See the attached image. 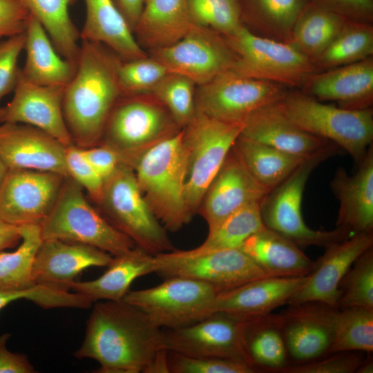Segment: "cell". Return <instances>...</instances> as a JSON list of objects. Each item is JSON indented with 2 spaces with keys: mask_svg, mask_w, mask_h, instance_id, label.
Wrapping results in <instances>:
<instances>
[{
  "mask_svg": "<svg viewBox=\"0 0 373 373\" xmlns=\"http://www.w3.org/2000/svg\"><path fill=\"white\" fill-rule=\"evenodd\" d=\"M164 347V330L124 299L95 302L74 353L96 361L100 373H146Z\"/></svg>",
  "mask_w": 373,
  "mask_h": 373,
  "instance_id": "obj_1",
  "label": "cell"
},
{
  "mask_svg": "<svg viewBox=\"0 0 373 373\" xmlns=\"http://www.w3.org/2000/svg\"><path fill=\"white\" fill-rule=\"evenodd\" d=\"M122 61L105 45L82 40L76 70L64 87L62 104L76 146L88 148L100 144L108 116L122 95L118 80Z\"/></svg>",
  "mask_w": 373,
  "mask_h": 373,
  "instance_id": "obj_2",
  "label": "cell"
},
{
  "mask_svg": "<svg viewBox=\"0 0 373 373\" xmlns=\"http://www.w3.org/2000/svg\"><path fill=\"white\" fill-rule=\"evenodd\" d=\"M133 170L144 198L166 230L177 231L191 221L184 199L186 155L182 129L144 153Z\"/></svg>",
  "mask_w": 373,
  "mask_h": 373,
  "instance_id": "obj_3",
  "label": "cell"
},
{
  "mask_svg": "<svg viewBox=\"0 0 373 373\" xmlns=\"http://www.w3.org/2000/svg\"><path fill=\"white\" fill-rule=\"evenodd\" d=\"M182 129L151 92L122 94L108 116L99 144L111 148L122 164L133 169L144 153Z\"/></svg>",
  "mask_w": 373,
  "mask_h": 373,
  "instance_id": "obj_4",
  "label": "cell"
},
{
  "mask_svg": "<svg viewBox=\"0 0 373 373\" xmlns=\"http://www.w3.org/2000/svg\"><path fill=\"white\" fill-rule=\"evenodd\" d=\"M281 113L303 131L338 144L358 164L373 140L372 108L326 104L301 92H286L276 102Z\"/></svg>",
  "mask_w": 373,
  "mask_h": 373,
  "instance_id": "obj_5",
  "label": "cell"
},
{
  "mask_svg": "<svg viewBox=\"0 0 373 373\" xmlns=\"http://www.w3.org/2000/svg\"><path fill=\"white\" fill-rule=\"evenodd\" d=\"M42 240L58 239L90 245L112 256L136 247L87 201L83 189L66 177L49 214L40 224Z\"/></svg>",
  "mask_w": 373,
  "mask_h": 373,
  "instance_id": "obj_6",
  "label": "cell"
},
{
  "mask_svg": "<svg viewBox=\"0 0 373 373\" xmlns=\"http://www.w3.org/2000/svg\"><path fill=\"white\" fill-rule=\"evenodd\" d=\"M334 144L305 159L280 184L269 191L260 203L265 227L293 241L299 247L321 246L345 240L351 235L336 227L314 230L305 222L301 204L306 183L312 171L336 151Z\"/></svg>",
  "mask_w": 373,
  "mask_h": 373,
  "instance_id": "obj_7",
  "label": "cell"
},
{
  "mask_svg": "<svg viewBox=\"0 0 373 373\" xmlns=\"http://www.w3.org/2000/svg\"><path fill=\"white\" fill-rule=\"evenodd\" d=\"M99 204L104 217L148 254L155 256L174 249L166 229L144 198L130 166L121 163L104 180Z\"/></svg>",
  "mask_w": 373,
  "mask_h": 373,
  "instance_id": "obj_8",
  "label": "cell"
},
{
  "mask_svg": "<svg viewBox=\"0 0 373 373\" xmlns=\"http://www.w3.org/2000/svg\"><path fill=\"white\" fill-rule=\"evenodd\" d=\"M242 128L243 123L222 122L195 111L182 128L186 155L184 199L192 216L198 213L208 186Z\"/></svg>",
  "mask_w": 373,
  "mask_h": 373,
  "instance_id": "obj_9",
  "label": "cell"
},
{
  "mask_svg": "<svg viewBox=\"0 0 373 373\" xmlns=\"http://www.w3.org/2000/svg\"><path fill=\"white\" fill-rule=\"evenodd\" d=\"M224 37L236 55L231 70L241 76L282 86H304L318 70L289 43L257 35L243 24Z\"/></svg>",
  "mask_w": 373,
  "mask_h": 373,
  "instance_id": "obj_10",
  "label": "cell"
},
{
  "mask_svg": "<svg viewBox=\"0 0 373 373\" xmlns=\"http://www.w3.org/2000/svg\"><path fill=\"white\" fill-rule=\"evenodd\" d=\"M218 294L207 283L171 277L155 287L128 291L123 299L144 313L156 326L175 329L211 315Z\"/></svg>",
  "mask_w": 373,
  "mask_h": 373,
  "instance_id": "obj_11",
  "label": "cell"
},
{
  "mask_svg": "<svg viewBox=\"0 0 373 373\" xmlns=\"http://www.w3.org/2000/svg\"><path fill=\"white\" fill-rule=\"evenodd\" d=\"M195 89V111L228 123H243L254 111L279 101L286 91L272 82L224 71Z\"/></svg>",
  "mask_w": 373,
  "mask_h": 373,
  "instance_id": "obj_12",
  "label": "cell"
},
{
  "mask_svg": "<svg viewBox=\"0 0 373 373\" xmlns=\"http://www.w3.org/2000/svg\"><path fill=\"white\" fill-rule=\"evenodd\" d=\"M154 273L163 279L184 277L210 285L220 293L269 276L241 249L184 256L175 249L153 256Z\"/></svg>",
  "mask_w": 373,
  "mask_h": 373,
  "instance_id": "obj_13",
  "label": "cell"
},
{
  "mask_svg": "<svg viewBox=\"0 0 373 373\" xmlns=\"http://www.w3.org/2000/svg\"><path fill=\"white\" fill-rule=\"evenodd\" d=\"M150 52L151 57L169 72L186 76L197 86L231 70L236 60L235 52L222 35L194 24L175 44Z\"/></svg>",
  "mask_w": 373,
  "mask_h": 373,
  "instance_id": "obj_14",
  "label": "cell"
},
{
  "mask_svg": "<svg viewBox=\"0 0 373 373\" xmlns=\"http://www.w3.org/2000/svg\"><path fill=\"white\" fill-rule=\"evenodd\" d=\"M247 323V321L213 314L193 324L164 330V347L186 356L229 359L257 368L245 345Z\"/></svg>",
  "mask_w": 373,
  "mask_h": 373,
  "instance_id": "obj_15",
  "label": "cell"
},
{
  "mask_svg": "<svg viewBox=\"0 0 373 373\" xmlns=\"http://www.w3.org/2000/svg\"><path fill=\"white\" fill-rule=\"evenodd\" d=\"M66 177L52 172L9 170L0 186V220L40 225L52 210Z\"/></svg>",
  "mask_w": 373,
  "mask_h": 373,
  "instance_id": "obj_16",
  "label": "cell"
},
{
  "mask_svg": "<svg viewBox=\"0 0 373 373\" xmlns=\"http://www.w3.org/2000/svg\"><path fill=\"white\" fill-rule=\"evenodd\" d=\"M372 246L373 233L354 234L326 246L305 283L287 303L316 302L338 309L341 280L356 260Z\"/></svg>",
  "mask_w": 373,
  "mask_h": 373,
  "instance_id": "obj_17",
  "label": "cell"
},
{
  "mask_svg": "<svg viewBox=\"0 0 373 373\" xmlns=\"http://www.w3.org/2000/svg\"><path fill=\"white\" fill-rule=\"evenodd\" d=\"M269 192L252 177L231 149L208 186L198 213L210 232L242 208L261 203Z\"/></svg>",
  "mask_w": 373,
  "mask_h": 373,
  "instance_id": "obj_18",
  "label": "cell"
},
{
  "mask_svg": "<svg viewBox=\"0 0 373 373\" xmlns=\"http://www.w3.org/2000/svg\"><path fill=\"white\" fill-rule=\"evenodd\" d=\"M336 309L310 302L290 305L279 314L291 365L312 361L329 354Z\"/></svg>",
  "mask_w": 373,
  "mask_h": 373,
  "instance_id": "obj_19",
  "label": "cell"
},
{
  "mask_svg": "<svg viewBox=\"0 0 373 373\" xmlns=\"http://www.w3.org/2000/svg\"><path fill=\"white\" fill-rule=\"evenodd\" d=\"M13 91L12 99L4 107L1 122L32 126L49 134L66 147L74 144L63 113L64 87L32 83L23 77L20 70Z\"/></svg>",
  "mask_w": 373,
  "mask_h": 373,
  "instance_id": "obj_20",
  "label": "cell"
},
{
  "mask_svg": "<svg viewBox=\"0 0 373 373\" xmlns=\"http://www.w3.org/2000/svg\"><path fill=\"white\" fill-rule=\"evenodd\" d=\"M0 158L9 170L52 172L68 177L66 146L44 131L24 124L1 122Z\"/></svg>",
  "mask_w": 373,
  "mask_h": 373,
  "instance_id": "obj_21",
  "label": "cell"
},
{
  "mask_svg": "<svg viewBox=\"0 0 373 373\" xmlns=\"http://www.w3.org/2000/svg\"><path fill=\"white\" fill-rule=\"evenodd\" d=\"M113 256L98 248L58 239L42 240L35 257L32 278L35 285L70 291L84 269L108 267Z\"/></svg>",
  "mask_w": 373,
  "mask_h": 373,
  "instance_id": "obj_22",
  "label": "cell"
},
{
  "mask_svg": "<svg viewBox=\"0 0 373 373\" xmlns=\"http://www.w3.org/2000/svg\"><path fill=\"white\" fill-rule=\"evenodd\" d=\"M307 278L265 277L220 292L213 304L212 314L243 321L267 315L287 303Z\"/></svg>",
  "mask_w": 373,
  "mask_h": 373,
  "instance_id": "obj_23",
  "label": "cell"
},
{
  "mask_svg": "<svg viewBox=\"0 0 373 373\" xmlns=\"http://www.w3.org/2000/svg\"><path fill=\"white\" fill-rule=\"evenodd\" d=\"M354 175L336 170L331 189L339 200L336 227L351 236L373 233V146L368 148Z\"/></svg>",
  "mask_w": 373,
  "mask_h": 373,
  "instance_id": "obj_24",
  "label": "cell"
},
{
  "mask_svg": "<svg viewBox=\"0 0 373 373\" xmlns=\"http://www.w3.org/2000/svg\"><path fill=\"white\" fill-rule=\"evenodd\" d=\"M276 102L262 106L251 113L243 122L241 135L305 158L334 144L298 128L281 113Z\"/></svg>",
  "mask_w": 373,
  "mask_h": 373,
  "instance_id": "obj_25",
  "label": "cell"
},
{
  "mask_svg": "<svg viewBox=\"0 0 373 373\" xmlns=\"http://www.w3.org/2000/svg\"><path fill=\"white\" fill-rule=\"evenodd\" d=\"M305 93L319 101H336L347 109L370 108L373 96V59H365L314 74Z\"/></svg>",
  "mask_w": 373,
  "mask_h": 373,
  "instance_id": "obj_26",
  "label": "cell"
},
{
  "mask_svg": "<svg viewBox=\"0 0 373 373\" xmlns=\"http://www.w3.org/2000/svg\"><path fill=\"white\" fill-rule=\"evenodd\" d=\"M241 249L270 277L308 276L315 265L298 245L266 227L248 238Z\"/></svg>",
  "mask_w": 373,
  "mask_h": 373,
  "instance_id": "obj_27",
  "label": "cell"
},
{
  "mask_svg": "<svg viewBox=\"0 0 373 373\" xmlns=\"http://www.w3.org/2000/svg\"><path fill=\"white\" fill-rule=\"evenodd\" d=\"M84 2L86 19L79 32L82 40L105 45L122 61L147 55L113 0H84Z\"/></svg>",
  "mask_w": 373,
  "mask_h": 373,
  "instance_id": "obj_28",
  "label": "cell"
},
{
  "mask_svg": "<svg viewBox=\"0 0 373 373\" xmlns=\"http://www.w3.org/2000/svg\"><path fill=\"white\" fill-rule=\"evenodd\" d=\"M151 273H154L153 256L136 246L128 252L113 256L107 270L99 277L89 281L75 280L70 290L93 303L119 300L124 298L135 279Z\"/></svg>",
  "mask_w": 373,
  "mask_h": 373,
  "instance_id": "obj_29",
  "label": "cell"
},
{
  "mask_svg": "<svg viewBox=\"0 0 373 373\" xmlns=\"http://www.w3.org/2000/svg\"><path fill=\"white\" fill-rule=\"evenodd\" d=\"M25 35L26 59L21 69L23 77L41 86L65 87L73 77L77 64L57 51L42 25L31 15Z\"/></svg>",
  "mask_w": 373,
  "mask_h": 373,
  "instance_id": "obj_30",
  "label": "cell"
},
{
  "mask_svg": "<svg viewBox=\"0 0 373 373\" xmlns=\"http://www.w3.org/2000/svg\"><path fill=\"white\" fill-rule=\"evenodd\" d=\"M192 24L188 0H144L133 34L141 47L151 50L175 44Z\"/></svg>",
  "mask_w": 373,
  "mask_h": 373,
  "instance_id": "obj_31",
  "label": "cell"
},
{
  "mask_svg": "<svg viewBox=\"0 0 373 373\" xmlns=\"http://www.w3.org/2000/svg\"><path fill=\"white\" fill-rule=\"evenodd\" d=\"M232 149L252 177L269 191L285 181L307 158L285 153L241 134Z\"/></svg>",
  "mask_w": 373,
  "mask_h": 373,
  "instance_id": "obj_32",
  "label": "cell"
},
{
  "mask_svg": "<svg viewBox=\"0 0 373 373\" xmlns=\"http://www.w3.org/2000/svg\"><path fill=\"white\" fill-rule=\"evenodd\" d=\"M245 342L251 360L260 371L283 372L291 365L279 314L247 321Z\"/></svg>",
  "mask_w": 373,
  "mask_h": 373,
  "instance_id": "obj_33",
  "label": "cell"
},
{
  "mask_svg": "<svg viewBox=\"0 0 373 373\" xmlns=\"http://www.w3.org/2000/svg\"><path fill=\"white\" fill-rule=\"evenodd\" d=\"M241 21L260 30L265 37L289 42L291 30L307 0H238Z\"/></svg>",
  "mask_w": 373,
  "mask_h": 373,
  "instance_id": "obj_34",
  "label": "cell"
},
{
  "mask_svg": "<svg viewBox=\"0 0 373 373\" xmlns=\"http://www.w3.org/2000/svg\"><path fill=\"white\" fill-rule=\"evenodd\" d=\"M48 33L57 51L77 64L80 46L79 32L69 15L74 0H20Z\"/></svg>",
  "mask_w": 373,
  "mask_h": 373,
  "instance_id": "obj_35",
  "label": "cell"
},
{
  "mask_svg": "<svg viewBox=\"0 0 373 373\" xmlns=\"http://www.w3.org/2000/svg\"><path fill=\"white\" fill-rule=\"evenodd\" d=\"M347 21L307 2L293 27L288 43L312 61L329 46Z\"/></svg>",
  "mask_w": 373,
  "mask_h": 373,
  "instance_id": "obj_36",
  "label": "cell"
},
{
  "mask_svg": "<svg viewBox=\"0 0 373 373\" xmlns=\"http://www.w3.org/2000/svg\"><path fill=\"white\" fill-rule=\"evenodd\" d=\"M265 227L260 213V203L249 204L226 218L208 233L204 242L195 248L176 251L184 256L241 249L251 235Z\"/></svg>",
  "mask_w": 373,
  "mask_h": 373,
  "instance_id": "obj_37",
  "label": "cell"
},
{
  "mask_svg": "<svg viewBox=\"0 0 373 373\" xmlns=\"http://www.w3.org/2000/svg\"><path fill=\"white\" fill-rule=\"evenodd\" d=\"M21 240L12 252H0V290H23L35 285L32 278L35 255L42 242L40 227L21 226Z\"/></svg>",
  "mask_w": 373,
  "mask_h": 373,
  "instance_id": "obj_38",
  "label": "cell"
},
{
  "mask_svg": "<svg viewBox=\"0 0 373 373\" xmlns=\"http://www.w3.org/2000/svg\"><path fill=\"white\" fill-rule=\"evenodd\" d=\"M372 52L371 24L347 21L337 36L312 62L318 69H332L365 59Z\"/></svg>",
  "mask_w": 373,
  "mask_h": 373,
  "instance_id": "obj_39",
  "label": "cell"
},
{
  "mask_svg": "<svg viewBox=\"0 0 373 373\" xmlns=\"http://www.w3.org/2000/svg\"><path fill=\"white\" fill-rule=\"evenodd\" d=\"M373 351V309L363 307L337 309L334 339L329 354L340 352Z\"/></svg>",
  "mask_w": 373,
  "mask_h": 373,
  "instance_id": "obj_40",
  "label": "cell"
},
{
  "mask_svg": "<svg viewBox=\"0 0 373 373\" xmlns=\"http://www.w3.org/2000/svg\"><path fill=\"white\" fill-rule=\"evenodd\" d=\"M196 86L186 76L170 72L150 92L164 104L183 128L195 113Z\"/></svg>",
  "mask_w": 373,
  "mask_h": 373,
  "instance_id": "obj_41",
  "label": "cell"
},
{
  "mask_svg": "<svg viewBox=\"0 0 373 373\" xmlns=\"http://www.w3.org/2000/svg\"><path fill=\"white\" fill-rule=\"evenodd\" d=\"M341 280L338 309L363 307L373 309V249H367L354 262Z\"/></svg>",
  "mask_w": 373,
  "mask_h": 373,
  "instance_id": "obj_42",
  "label": "cell"
},
{
  "mask_svg": "<svg viewBox=\"0 0 373 373\" xmlns=\"http://www.w3.org/2000/svg\"><path fill=\"white\" fill-rule=\"evenodd\" d=\"M192 23L211 28L223 36L242 24L238 0H188Z\"/></svg>",
  "mask_w": 373,
  "mask_h": 373,
  "instance_id": "obj_43",
  "label": "cell"
},
{
  "mask_svg": "<svg viewBox=\"0 0 373 373\" xmlns=\"http://www.w3.org/2000/svg\"><path fill=\"white\" fill-rule=\"evenodd\" d=\"M169 73L159 61L147 55L122 61L118 69L122 94L150 92Z\"/></svg>",
  "mask_w": 373,
  "mask_h": 373,
  "instance_id": "obj_44",
  "label": "cell"
},
{
  "mask_svg": "<svg viewBox=\"0 0 373 373\" xmlns=\"http://www.w3.org/2000/svg\"><path fill=\"white\" fill-rule=\"evenodd\" d=\"M168 351V350H167ZM169 373H254L260 372L247 363L219 358L195 357L168 351Z\"/></svg>",
  "mask_w": 373,
  "mask_h": 373,
  "instance_id": "obj_45",
  "label": "cell"
},
{
  "mask_svg": "<svg viewBox=\"0 0 373 373\" xmlns=\"http://www.w3.org/2000/svg\"><path fill=\"white\" fill-rule=\"evenodd\" d=\"M65 158L68 177L86 190L93 200L99 204L103 194L104 180L86 160L82 149L75 144L66 147Z\"/></svg>",
  "mask_w": 373,
  "mask_h": 373,
  "instance_id": "obj_46",
  "label": "cell"
},
{
  "mask_svg": "<svg viewBox=\"0 0 373 373\" xmlns=\"http://www.w3.org/2000/svg\"><path fill=\"white\" fill-rule=\"evenodd\" d=\"M25 41V32L0 41V101L15 88L21 70L18 60Z\"/></svg>",
  "mask_w": 373,
  "mask_h": 373,
  "instance_id": "obj_47",
  "label": "cell"
},
{
  "mask_svg": "<svg viewBox=\"0 0 373 373\" xmlns=\"http://www.w3.org/2000/svg\"><path fill=\"white\" fill-rule=\"evenodd\" d=\"M324 358L290 365L283 373H353L365 359L358 352H340Z\"/></svg>",
  "mask_w": 373,
  "mask_h": 373,
  "instance_id": "obj_48",
  "label": "cell"
},
{
  "mask_svg": "<svg viewBox=\"0 0 373 373\" xmlns=\"http://www.w3.org/2000/svg\"><path fill=\"white\" fill-rule=\"evenodd\" d=\"M351 21L367 23L373 19V0H307Z\"/></svg>",
  "mask_w": 373,
  "mask_h": 373,
  "instance_id": "obj_49",
  "label": "cell"
},
{
  "mask_svg": "<svg viewBox=\"0 0 373 373\" xmlns=\"http://www.w3.org/2000/svg\"><path fill=\"white\" fill-rule=\"evenodd\" d=\"M22 299L44 309H51L59 305L61 294L55 289L39 285L23 290H0V312L10 303Z\"/></svg>",
  "mask_w": 373,
  "mask_h": 373,
  "instance_id": "obj_50",
  "label": "cell"
},
{
  "mask_svg": "<svg viewBox=\"0 0 373 373\" xmlns=\"http://www.w3.org/2000/svg\"><path fill=\"white\" fill-rule=\"evenodd\" d=\"M30 15L20 0H0V39L24 32Z\"/></svg>",
  "mask_w": 373,
  "mask_h": 373,
  "instance_id": "obj_51",
  "label": "cell"
},
{
  "mask_svg": "<svg viewBox=\"0 0 373 373\" xmlns=\"http://www.w3.org/2000/svg\"><path fill=\"white\" fill-rule=\"evenodd\" d=\"M82 149L86 160L104 180L108 178L121 164L117 153L104 144Z\"/></svg>",
  "mask_w": 373,
  "mask_h": 373,
  "instance_id": "obj_52",
  "label": "cell"
},
{
  "mask_svg": "<svg viewBox=\"0 0 373 373\" xmlns=\"http://www.w3.org/2000/svg\"><path fill=\"white\" fill-rule=\"evenodd\" d=\"M9 333L0 336V373H33L35 370L23 354L14 353L6 348Z\"/></svg>",
  "mask_w": 373,
  "mask_h": 373,
  "instance_id": "obj_53",
  "label": "cell"
},
{
  "mask_svg": "<svg viewBox=\"0 0 373 373\" xmlns=\"http://www.w3.org/2000/svg\"><path fill=\"white\" fill-rule=\"evenodd\" d=\"M133 32L144 6V0H113Z\"/></svg>",
  "mask_w": 373,
  "mask_h": 373,
  "instance_id": "obj_54",
  "label": "cell"
},
{
  "mask_svg": "<svg viewBox=\"0 0 373 373\" xmlns=\"http://www.w3.org/2000/svg\"><path fill=\"white\" fill-rule=\"evenodd\" d=\"M21 240V226L0 220V252L15 247Z\"/></svg>",
  "mask_w": 373,
  "mask_h": 373,
  "instance_id": "obj_55",
  "label": "cell"
},
{
  "mask_svg": "<svg viewBox=\"0 0 373 373\" xmlns=\"http://www.w3.org/2000/svg\"><path fill=\"white\" fill-rule=\"evenodd\" d=\"M356 373H372L373 372V361L372 358L368 357L364 359L361 364L358 367Z\"/></svg>",
  "mask_w": 373,
  "mask_h": 373,
  "instance_id": "obj_56",
  "label": "cell"
},
{
  "mask_svg": "<svg viewBox=\"0 0 373 373\" xmlns=\"http://www.w3.org/2000/svg\"><path fill=\"white\" fill-rule=\"evenodd\" d=\"M9 169L0 158V186L2 184L3 180L5 179Z\"/></svg>",
  "mask_w": 373,
  "mask_h": 373,
  "instance_id": "obj_57",
  "label": "cell"
},
{
  "mask_svg": "<svg viewBox=\"0 0 373 373\" xmlns=\"http://www.w3.org/2000/svg\"><path fill=\"white\" fill-rule=\"evenodd\" d=\"M5 109L4 107H0V122L3 118V116L4 115Z\"/></svg>",
  "mask_w": 373,
  "mask_h": 373,
  "instance_id": "obj_58",
  "label": "cell"
}]
</instances>
